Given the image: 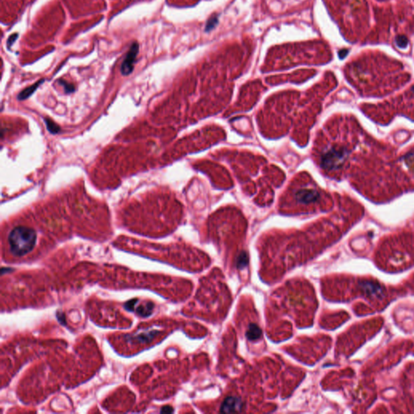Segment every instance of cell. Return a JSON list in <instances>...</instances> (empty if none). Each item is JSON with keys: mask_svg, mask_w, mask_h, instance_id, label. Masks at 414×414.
<instances>
[{"mask_svg": "<svg viewBox=\"0 0 414 414\" xmlns=\"http://www.w3.org/2000/svg\"><path fill=\"white\" fill-rule=\"evenodd\" d=\"M216 20H218V19H212V20H210V21H209V24L207 25V30H212V29H213V28L214 27V25H215V24H216L217 21H216Z\"/></svg>", "mask_w": 414, "mask_h": 414, "instance_id": "30bf717a", "label": "cell"}, {"mask_svg": "<svg viewBox=\"0 0 414 414\" xmlns=\"http://www.w3.org/2000/svg\"><path fill=\"white\" fill-rule=\"evenodd\" d=\"M295 198L301 204H312L317 202L320 194L315 189H304L296 193Z\"/></svg>", "mask_w": 414, "mask_h": 414, "instance_id": "277c9868", "label": "cell"}, {"mask_svg": "<svg viewBox=\"0 0 414 414\" xmlns=\"http://www.w3.org/2000/svg\"><path fill=\"white\" fill-rule=\"evenodd\" d=\"M243 410V402L241 399L235 396L226 398L221 405L220 412L224 414L241 412Z\"/></svg>", "mask_w": 414, "mask_h": 414, "instance_id": "5b68a950", "label": "cell"}, {"mask_svg": "<svg viewBox=\"0 0 414 414\" xmlns=\"http://www.w3.org/2000/svg\"><path fill=\"white\" fill-rule=\"evenodd\" d=\"M18 34H12L9 36V38L7 40V46L11 47V45H13V43L16 41V39L18 37Z\"/></svg>", "mask_w": 414, "mask_h": 414, "instance_id": "9c48e42d", "label": "cell"}, {"mask_svg": "<svg viewBox=\"0 0 414 414\" xmlns=\"http://www.w3.org/2000/svg\"><path fill=\"white\" fill-rule=\"evenodd\" d=\"M262 331L261 328L257 324H250L248 329L246 332V337L249 341H257L261 338Z\"/></svg>", "mask_w": 414, "mask_h": 414, "instance_id": "8992f818", "label": "cell"}, {"mask_svg": "<svg viewBox=\"0 0 414 414\" xmlns=\"http://www.w3.org/2000/svg\"><path fill=\"white\" fill-rule=\"evenodd\" d=\"M248 264V255L245 252H242L237 259V268L243 269Z\"/></svg>", "mask_w": 414, "mask_h": 414, "instance_id": "ba28073f", "label": "cell"}, {"mask_svg": "<svg viewBox=\"0 0 414 414\" xmlns=\"http://www.w3.org/2000/svg\"><path fill=\"white\" fill-rule=\"evenodd\" d=\"M173 412V410L170 407H165L163 408V410H161V413H172Z\"/></svg>", "mask_w": 414, "mask_h": 414, "instance_id": "8fae6325", "label": "cell"}, {"mask_svg": "<svg viewBox=\"0 0 414 414\" xmlns=\"http://www.w3.org/2000/svg\"><path fill=\"white\" fill-rule=\"evenodd\" d=\"M36 233L33 228L25 226L14 228L8 236V244L15 257H24L36 245Z\"/></svg>", "mask_w": 414, "mask_h": 414, "instance_id": "7a4b0ae2", "label": "cell"}, {"mask_svg": "<svg viewBox=\"0 0 414 414\" xmlns=\"http://www.w3.org/2000/svg\"><path fill=\"white\" fill-rule=\"evenodd\" d=\"M347 73L362 95L367 96L389 93L410 79L401 62L373 50L362 52L352 60Z\"/></svg>", "mask_w": 414, "mask_h": 414, "instance_id": "6da1fadb", "label": "cell"}, {"mask_svg": "<svg viewBox=\"0 0 414 414\" xmlns=\"http://www.w3.org/2000/svg\"><path fill=\"white\" fill-rule=\"evenodd\" d=\"M42 81L43 80H41V81L38 82V83H36V84L31 86L30 88H26L25 90L23 91L22 93L20 94L19 98H21V100H23L25 99V98H27L28 97H30V94L34 93V90L38 87V85H40V84L42 83Z\"/></svg>", "mask_w": 414, "mask_h": 414, "instance_id": "52a82bcc", "label": "cell"}, {"mask_svg": "<svg viewBox=\"0 0 414 414\" xmlns=\"http://www.w3.org/2000/svg\"><path fill=\"white\" fill-rule=\"evenodd\" d=\"M138 52H139V45L137 41H135L131 45L130 50L125 56L124 61L121 66V72L123 75H128L133 71Z\"/></svg>", "mask_w": 414, "mask_h": 414, "instance_id": "3957f363", "label": "cell"}]
</instances>
